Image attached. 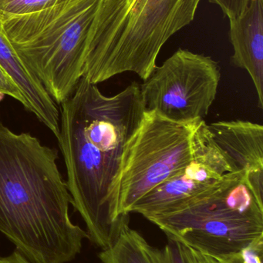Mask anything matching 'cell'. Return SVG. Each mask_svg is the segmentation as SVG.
<instances>
[{
	"label": "cell",
	"instance_id": "obj_1",
	"mask_svg": "<svg viewBox=\"0 0 263 263\" xmlns=\"http://www.w3.org/2000/svg\"><path fill=\"white\" fill-rule=\"evenodd\" d=\"M60 106L57 140L71 205L84 221L88 239L104 250L129 223V214H114L111 194L124 148L146 111L141 84L107 97L82 77Z\"/></svg>",
	"mask_w": 263,
	"mask_h": 263
},
{
	"label": "cell",
	"instance_id": "obj_2",
	"mask_svg": "<svg viewBox=\"0 0 263 263\" xmlns=\"http://www.w3.org/2000/svg\"><path fill=\"white\" fill-rule=\"evenodd\" d=\"M58 152L0 120V232L32 263H66L87 233L69 217Z\"/></svg>",
	"mask_w": 263,
	"mask_h": 263
},
{
	"label": "cell",
	"instance_id": "obj_3",
	"mask_svg": "<svg viewBox=\"0 0 263 263\" xmlns=\"http://www.w3.org/2000/svg\"><path fill=\"white\" fill-rule=\"evenodd\" d=\"M201 0H102L83 77L94 84L125 72L143 81L164 45L194 20Z\"/></svg>",
	"mask_w": 263,
	"mask_h": 263
},
{
	"label": "cell",
	"instance_id": "obj_4",
	"mask_svg": "<svg viewBox=\"0 0 263 263\" xmlns=\"http://www.w3.org/2000/svg\"><path fill=\"white\" fill-rule=\"evenodd\" d=\"M148 220L202 254L233 256L263 240V176L230 172L179 210Z\"/></svg>",
	"mask_w": 263,
	"mask_h": 263
},
{
	"label": "cell",
	"instance_id": "obj_5",
	"mask_svg": "<svg viewBox=\"0 0 263 263\" xmlns=\"http://www.w3.org/2000/svg\"><path fill=\"white\" fill-rule=\"evenodd\" d=\"M102 0H60L54 6L3 21L25 67L57 105L83 77L86 54Z\"/></svg>",
	"mask_w": 263,
	"mask_h": 263
},
{
	"label": "cell",
	"instance_id": "obj_6",
	"mask_svg": "<svg viewBox=\"0 0 263 263\" xmlns=\"http://www.w3.org/2000/svg\"><path fill=\"white\" fill-rule=\"evenodd\" d=\"M205 120L179 123L145 111L125 145L111 202L117 217L187 165L208 140Z\"/></svg>",
	"mask_w": 263,
	"mask_h": 263
},
{
	"label": "cell",
	"instance_id": "obj_7",
	"mask_svg": "<svg viewBox=\"0 0 263 263\" xmlns=\"http://www.w3.org/2000/svg\"><path fill=\"white\" fill-rule=\"evenodd\" d=\"M221 76L212 57L178 49L141 84L145 109L179 123L204 120L216 100Z\"/></svg>",
	"mask_w": 263,
	"mask_h": 263
},
{
	"label": "cell",
	"instance_id": "obj_8",
	"mask_svg": "<svg viewBox=\"0 0 263 263\" xmlns=\"http://www.w3.org/2000/svg\"><path fill=\"white\" fill-rule=\"evenodd\" d=\"M230 172L236 171L209 133L208 140L195 157L139 199L131 213H138L147 219L173 213Z\"/></svg>",
	"mask_w": 263,
	"mask_h": 263
},
{
	"label": "cell",
	"instance_id": "obj_9",
	"mask_svg": "<svg viewBox=\"0 0 263 263\" xmlns=\"http://www.w3.org/2000/svg\"><path fill=\"white\" fill-rule=\"evenodd\" d=\"M232 63L248 72L263 108V0H253L238 18L230 20Z\"/></svg>",
	"mask_w": 263,
	"mask_h": 263
},
{
	"label": "cell",
	"instance_id": "obj_10",
	"mask_svg": "<svg viewBox=\"0 0 263 263\" xmlns=\"http://www.w3.org/2000/svg\"><path fill=\"white\" fill-rule=\"evenodd\" d=\"M215 143L236 171L263 172V126L247 120L207 125Z\"/></svg>",
	"mask_w": 263,
	"mask_h": 263
},
{
	"label": "cell",
	"instance_id": "obj_11",
	"mask_svg": "<svg viewBox=\"0 0 263 263\" xmlns=\"http://www.w3.org/2000/svg\"><path fill=\"white\" fill-rule=\"evenodd\" d=\"M0 65L17 85L26 102V110L58 138L60 110L40 82L25 67L9 43L0 20Z\"/></svg>",
	"mask_w": 263,
	"mask_h": 263
},
{
	"label": "cell",
	"instance_id": "obj_12",
	"mask_svg": "<svg viewBox=\"0 0 263 263\" xmlns=\"http://www.w3.org/2000/svg\"><path fill=\"white\" fill-rule=\"evenodd\" d=\"M99 258L103 263H163L161 250L150 245L129 224L109 247L102 250Z\"/></svg>",
	"mask_w": 263,
	"mask_h": 263
},
{
	"label": "cell",
	"instance_id": "obj_13",
	"mask_svg": "<svg viewBox=\"0 0 263 263\" xmlns=\"http://www.w3.org/2000/svg\"><path fill=\"white\" fill-rule=\"evenodd\" d=\"M60 0H0L1 21L29 15L54 6Z\"/></svg>",
	"mask_w": 263,
	"mask_h": 263
},
{
	"label": "cell",
	"instance_id": "obj_14",
	"mask_svg": "<svg viewBox=\"0 0 263 263\" xmlns=\"http://www.w3.org/2000/svg\"><path fill=\"white\" fill-rule=\"evenodd\" d=\"M161 254L163 263H193L189 247L171 238Z\"/></svg>",
	"mask_w": 263,
	"mask_h": 263
},
{
	"label": "cell",
	"instance_id": "obj_15",
	"mask_svg": "<svg viewBox=\"0 0 263 263\" xmlns=\"http://www.w3.org/2000/svg\"><path fill=\"white\" fill-rule=\"evenodd\" d=\"M262 256L263 240L256 242L240 253L217 260L219 263H262Z\"/></svg>",
	"mask_w": 263,
	"mask_h": 263
},
{
	"label": "cell",
	"instance_id": "obj_16",
	"mask_svg": "<svg viewBox=\"0 0 263 263\" xmlns=\"http://www.w3.org/2000/svg\"><path fill=\"white\" fill-rule=\"evenodd\" d=\"M0 95L7 96L20 102L25 109H26V102L20 88L15 82L6 73L0 65Z\"/></svg>",
	"mask_w": 263,
	"mask_h": 263
},
{
	"label": "cell",
	"instance_id": "obj_17",
	"mask_svg": "<svg viewBox=\"0 0 263 263\" xmlns=\"http://www.w3.org/2000/svg\"><path fill=\"white\" fill-rule=\"evenodd\" d=\"M220 6L222 12L229 20L240 16L253 0H209Z\"/></svg>",
	"mask_w": 263,
	"mask_h": 263
},
{
	"label": "cell",
	"instance_id": "obj_18",
	"mask_svg": "<svg viewBox=\"0 0 263 263\" xmlns=\"http://www.w3.org/2000/svg\"><path fill=\"white\" fill-rule=\"evenodd\" d=\"M0 263H32L17 250L7 256H0Z\"/></svg>",
	"mask_w": 263,
	"mask_h": 263
},
{
	"label": "cell",
	"instance_id": "obj_19",
	"mask_svg": "<svg viewBox=\"0 0 263 263\" xmlns=\"http://www.w3.org/2000/svg\"><path fill=\"white\" fill-rule=\"evenodd\" d=\"M189 249L193 263H219L217 259H214L211 256H206V255L202 254L192 249Z\"/></svg>",
	"mask_w": 263,
	"mask_h": 263
}]
</instances>
